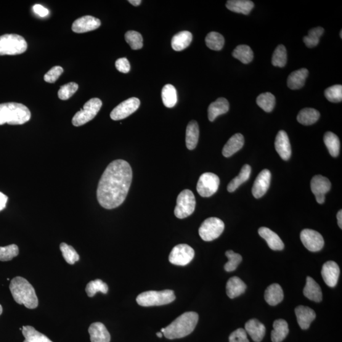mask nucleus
<instances>
[{
  "label": "nucleus",
  "mask_w": 342,
  "mask_h": 342,
  "mask_svg": "<svg viewBox=\"0 0 342 342\" xmlns=\"http://www.w3.org/2000/svg\"><path fill=\"white\" fill-rule=\"evenodd\" d=\"M325 30L322 27L312 28L309 31L308 35L305 36L303 41L306 47L311 49L316 47L320 43V39L324 33Z\"/></svg>",
  "instance_id": "obj_42"
},
{
  "label": "nucleus",
  "mask_w": 342,
  "mask_h": 342,
  "mask_svg": "<svg viewBox=\"0 0 342 342\" xmlns=\"http://www.w3.org/2000/svg\"><path fill=\"white\" fill-rule=\"evenodd\" d=\"M304 295L307 299L315 302L322 301L323 294L322 289L318 283L311 277H307L306 284L304 288Z\"/></svg>",
  "instance_id": "obj_24"
},
{
  "label": "nucleus",
  "mask_w": 342,
  "mask_h": 342,
  "mask_svg": "<svg viewBox=\"0 0 342 342\" xmlns=\"http://www.w3.org/2000/svg\"><path fill=\"white\" fill-rule=\"evenodd\" d=\"M224 230V223L217 217H209L203 222L198 230L201 239L211 242L220 237Z\"/></svg>",
  "instance_id": "obj_9"
},
{
  "label": "nucleus",
  "mask_w": 342,
  "mask_h": 342,
  "mask_svg": "<svg viewBox=\"0 0 342 342\" xmlns=\"http://www.w3.org/2000/svg\"><path fill=\"white\" fill-rule=\"evenodd\" d=\"M140 105V101L137 98H130L124 101L114 108L110 113V118L113 121H119L128 118L138 110Z\"/></svg>",
  "instance_id": "obj_12"
},
{
  "label": "nucleus",
  "mask_w": 342,
  "mask_h": 342,
  "mask_svg": "<svg viewBox=\"0 0 342 342\" xmlns=\"http://www.w3.org/2000/svg\"><path fill=\"white\" fill-rule=\"evenodd\" d=\"M195 256V251L187 244L175 246L171 252L169 261L176 266H184L190 263Z\"/></svg>",
  "instance_id": "obj_11"
},
{
  "label": "nucleus",
  "mask_w": 342,
  "mask_h": 342,
  "mask_svg": "<svg viewBox=\"0 0 342 342\" xmlns=\"http://www.w3.org/2000/svg\"><path fill=\"white\" fill-rule=\"evenodd\" d=\"M226 8L233 12L248 15L254 7V3L250 0H229L226 2Z\"/></svg>",
  "instance_id": "obj_30"
},
{
  "label": "nucleus",
  "mask_w": 342,
  "mask_h": 342,
  "mask_svg": "<svg viewBox=\"0 0 342 342\" xmlns=\"http://www.w3.org/2000/svg\"><path fill=\"white\" fill-rule=\"evenodd\" d=\"M309 71L306 68L293 72L288 76L287 85L289 88L293 90L299 89L304 86Z\"/></svg>",
  "instance_id": "obj_28"
},
{
  "label": "nucleus",
  "mask_w": 342,
  "mask_h": 342,
  "mask_svg": "<svg viewBox=\"0 0 342 342\" xmlns=\"http://www.w3.org/2000/svg\"><path fill=\"white\" fill-rule=\"evenodd\" d=\"M246 289L245 283L240 278L234 277L227 281L226 293L230 299H235L242 295L245 292Z\"/></svg>",
  "instance_id": "obj_29"
},
{
  "label": "nucleus",
  "mask_w": 342,
  "mask_h": 342,
  "mask_svg": "<svg viewBox=\"0 0 342 342\" xmlns=\"http://www.w3.org/2000/svg\"><path fill=\"white\" fill-rule=\"evenodd\" d=\"M257 104L266 112H271L274 109L276 99L271 93H264L257 98Z\"/></svg>",
  "instance_id": "obj_39"
},
{
  "label": "nucleus",
  "mask_w": 342,
  "mask_h": 342,
  "mask_svg": "<svg viewBox=\"0 0 342 342\" xmlns=\"http://www.w3.org/2000/svg\"><path fill=\"white\" fill-rule=\"evenodd\" d=\"M259 234L266 241L269 248L273 250H282L284 248V243L277 233L266 227H260Z\"/></svg>",
  "instance_id": "obj_20"
},
{
  "label": "nucleus",
  "mask_w": 342,
  "mask_h": 342,
  "mask_svg": "<svg viewBox=\"0 0 342 342\" xmlns=\"http://www.w3.org/2000/svg\"><path fill=\"white\" fill-rule=\"evenodd\" d=\"M116 67L119 72L124 74L129 73L130 70H131L129 62L126 58H121L117 60Z\"/></svg>",
  "instance_id": "obj_52"
},
{
  "label": "nucleus",
  "mask_w": 342,
  "mask_h": 342,
  "mask_svg": "<svg viewBox=\"0 0 342 342\" xmlns=\"http://www.w3.org/2000/svg\"><path fill=\"white\" fill-rule=\"evenodd\" d=\"M92 342H110V335L102 323H92L88 329Z\"/></svg>",
  "instance_id": "obj_21"
},
{
  "label": "nucleus",
  "mask_w": 342,
  "mask_h": 342,
  "mask_svg": "<svg viewBox=\"0 0 342 342\" xmlns=\"http://www.w3.org/2000/svg\"><path fill=\"white\" fill-rule=\"evenodd\" d=\"M206 43L209 49L219 51L224 47V38L223 36L217 32H211L206 36Z\"/></svg>",
  "instance_id": "obj_40"
},
{
  "label": "nucleus",
  "mask_w": 342,
  "mask_h": 342,
  "mask_svg": "<svg viewBox=\"0 0 342 342\" xmlns=\"http://www.w3.org/2000/svg\"><path fill=\"white\" fill-rule=\"evenodd\" d=\"M199 139V126L197 121H192L188 123L186 130V145L188 150H194Z\"/></svg>",
  "instance_id": "obj_27"
},
{
  "label": "nucleus",
  "mask_w": 342,
  "mask_h": 342,
  "mask_svg": "<svg viewBox=\"0 0 342 342\" xmlns=\"http://www.w3.org/2000/svg\"><path fill=\"white\" fill-rule=\"evenodd\" d=\"M230 342H250L245 329L238 328L233 331L229 336Z\"/></svg>",
  "instance_id": "obj_51"
},
{
  "label": "nucleus",
  "mask_w": 342,
  "mask_h": 342,
  "mask_svg": "<svg viewBox=\"0 0 342 342\" xmlns=\"http://www.w3.org/2000/svg\"><path fill=\"white\" fill-rule=\"evenodd\" d=\"M198 322L197 312H185L165 328L163 335L169 340L184 338L194 331Z\"/></svg>",
  "instance_id": "obj_3"
},
{
  "label": "nucleus",
  "mask_w": 342,
  "mask_h": 342,
  "mask_svg": "<svg viewBox=\"0 0 342 342\" xmlns=\"http://www.w3.org/2000/svg\"><path fill=\"white\" fill-rule=\"evenodd\" d=\"M289 328L285 320L279 319L273 323V330L271 332L272 342H282L287 336Z\"/></svg>",
  "instance_id": "obj_32"
},
{
  "label": "nucleus",
  "mask_w": 342,
  "mask_h": 342,
  "mask_svg": "<svg viewBox=\"0 0 342 342\" xmlns=\"http://www.w3.org/2000/svg\"><path fill=\"white\" fill-rule=\"evenodd\" d=\"M245 330L250 336L254 341L260 342L262 340L266 333V327L256 319H252L246 323Z\"/></svg>",
  "instance_id": "obj_22"
},
{
  "label": "nucleus",
  "mask_w": 342,
  "mask_h": 342,
  "mask_svg": "<svg viewBox=\"0 0 342 342\" xmlns=\"http://www.w3.org/2000/svg\"><path fill=\"white\" fill-rule=\"evenodd\" d=\"M275 146L276 150L281 158L284 161H288L291 155V148L287 133L285 131L278 132L276 137Z\"/></svg>",
  "instance_id": "obj_18"
},
{
  "label": "nucleus",
  "mask_w": 342,
  "mask_h": 342,
  "mask_svg": "<svg viewBox=\"0 0 342 342\" xmlns=\"http://www.w3.org/2000/svg\"><path fill=\"white\" fill-rule=\"evenodd\" d=\"M287 62V51L284 45L280 44L273 53L272 64L275 67H285Z\"/></svg>",
  "instance_id": "obj_43"
},
{
  "label": "nucleus",
  "mask_w": 342,
  "mask_h": 342,
  "mask_svg": "<svg viewBox=\"0 0 342 342\" xmlns=\"http://www.w3.org/2000/svg\"><path fill=\"white\" fill-rule=\"evenodd\" d=\"M18 253H19L18 247L15 244L6 246H0V261H11L18 255Z\"/></svg>",
  "instance_id": "obj_47"
},
{
  "label": "nucleus",
  "mask_w": 342,
  "mask_h": 342,
  "mask_svg": "<svg viewBox=\"0 0 342 342\" xmlns=\"http://www.w3.org/2000/svg\"><path fill=\"white\" fill-rule=\"evenodd\" d=\"M295 312L300 327L302 330L308 329L315 318L314 310L309 307L300 306L296 307Z\"/></svg>",
  "instance_id": "obj_19"
},
{
  "label": "nucleus",
  "mask_w": 342,
  "mask_h": 342,
  "mask_svg": "<svg viewBox=\"0 0 342 342\" xmlns=\"http://www.w3.org/2000/svg\"><path fill=\"white\" fill-rule=\"evenodd\" d=\"M60 249L62 252L63 258L70 264H74L79 260V256L73 246L67 245L65 243H62L60 245Z\"/></svg>",
  "instance_id": "obj_44"
},
{
  "label": "nucleus",
  "mask_w": 342,
  "mask_h": 342,
  "mask_svg": "<svg viewBox=\"0 0 342 342\" xmlns=\"http://www.w3.org/2000/svg\"><path fill=\"white\" fill-rule=\"evenodd\" d=\"M102 106V102L97 98L90 99L84 105L80 111L73 117L72 123L74 126L79 127L88 123L95 118Z\"/></svg>",
  "instance_id": "obj_7"
},
{
  "label": "nucleus",
  "mask_w": 342,
  "mask_h": 342,
  "mask_svg": "<svg viewBox=\"0 0 342 342\" xmlns=\"http://www.w3.org/2000/svg\"><path fill=\"white\" fill-rule=\"evenodd\" d=\"M9 287L12 295L17 304L24 305L30 309H36L38 306V299L35 290L25 278L20 277L13 278Z\"/></svg>",
  "instance_id": "obj_2"
},
{
  "label": "nucleus",
  "mask_w": 342,
  "mask_h": 342,
  "mask_svg": "<svg viewBox=\"0 0 342 342\" xmlns=\"http://www.w3.org/2000/svg\"><path fill=\"white\" fill-rule=\"evenodd\" d=\"M125 39L132 50H140L143 47V37L139 32L129 31L125 34Z\"/></svg>",
  "instance_id": "obj_46"
},
{
  "label": "nucleus",
  "mask_w": 342,
  "mask_h": 342,
  "mask_svg": "<svg viewBox=\"0 0 342 342\" xmlns=\"http://www.w3.org/2000/svg\"><path fill=\"white\" fill-rule=\"evenodd\" d=\"M264 298L270 306H275L280 304L284 298L282 286L277 283L269 286L265 291Z\"/></svg>",
  "instance_id": "obj_26"
},
{
  "label": "nucleus",
  "mask_w": 342,
  "mask_h": 342,
  "mask_svg": "<svg viewBox=\"0 0 342 342\" xmlns=\"http://www.w3.org/2000/svg\"><path fill=\"white\" fill-rule=\"evenodd\" d=\"M341 33H342V31H340V38H342V34Z\"/></svg>",
  "instance_id": "obj_59"
},
{
  "label": "nucleus",
  "mask_w": 342,
  "mask_h": 342,
  "mask_svg": "<svg viewBox=\"0 0 342 342\" xmlns=\"http://www.w3.org/2000/svg\"><path fill=\"white\" fill-rule=\"evenodd\" d=\"M244 145V137L242 134L237 133L231 137L222 149V155L230 157L242 149Z\"/></svg>",
  "instance_id": "obj_25"
},
{
  "label": "nucleus",
  "mask_w": 342,
  "mask_h": 342,
  "mask_svg": "<svg viewBox=\"0 0 342 342\" xmlns=\"http://www.w3.org/2000/svg\"><path fill=\"white\" fill-rule=\"evenodd\" d=\"M233 57L239 60L244 64H247L253 61L254 53L251 48L248 45L241 44L236 47L233 52Z\"/></svg>",
  "instance_id": "obj_36"
},
{
  "label": "nucleus",
  "mask_w": 342,
  "mask_h": 342,
  "mask_svg": "<svg viewBox=\"0 0 342 342\" xmlns=\"http://www.w3.org/2000/svg\"><path fill=\"white\" fill-rule=\"evenodd\" d=\"M336 217H337L338 226L340 227V229H342V211L341 210H340V211H338V213L337 214V216H336Z\"/></svg>",
  "instance_id": "obj_55"
},
{
  "label": "nucleus",
  "mask_w": 342,
  "mask_h": 342,
  "mask_svg": "<svg viewBox=\"0 0 342 342\" xmlns=\"http://www.w3.org/2000/svg\"><path fill=\"white\" fill-rule=\"evenodd\" d=\"M2 312H3V307L1 306V305H0V315H1Z\"/></svg>",
  "instance_id": "obj_58"
},
{
  "label": "nucleus",
  "mask_w": 342,
  "mask_h": 342,
  "mask_svg": "<svg viewBox=\"0 0 342 342\" xmlns=\"http://www.w3.org/2000/svg\"><path fill=\"white\" fill-rule=\"evenodd\" d=\"M128 2L130 3V4L135 7L139 6V5L141 4L142 2L141 0H129Z\"/></svg>",
  "instance_id": "obj_56"
},
{
  "label": "nucleus",
  "mask_w": 342,
  "mask_h": 342,
  "mask_svg": "<svg viewBox=\"0 0 342 342\" xmlns=\"http://www.w3.org/2000/svg\"><path fill=\"white\" fill-rule=\"evenodd\" d=\"M271 179V172L267 169H264L260 172L252 190L254 197L260 198L266 194L267 190L269 189Z\"/></svg>",
  "instance_id": "obj_16"
},
{
  "label": "nucleus",
  "mask_w": 342,
  "mask_h": 342,
  "mask_svg": "<svg viewBox=\"0 0 342 342\" xmlns=\"http://www.w3.org/2000/svg\"><path fill=\"white\" fill-rule=\"evenodd\" d=\"M101 21L93 16L86 15L74 21L72 30L76 33H84L94 31L100 27Z\"/></svg>",
  "instance_id": "obj_15"
},
{
  "label": "nucleus",
  "mask_w": 342,
  "mask_h": 342,
  "mask_svg": "<svg viewBox=\"0 0 342 342\" xmlns=\"http://www.w3.org/2000/svg\"><path fill=\"white\" fill-rule=\"evenodd\" d=\"M176 299L174 291H148L140 293L137 297L136 302L143 307L163 306L171 303Z\"/></svg>",
  "instance_id": "obj_5"
},
{
  "label": "nucleus",
  "mask_w": 342,
  "mask_h": 342,
  "mask_svg": "<svg viewBox=\"0 0 342 342\" xmlns=\"http://www.w3.org/2000/svg\"><path fill=\"white\" fill-rule=\"evenodd\" d=\"M33 10L35 14L38 15L41 17H47L49 14V10L41 5L36 4L34 5Z\"/></svg>",
  "instance_id": "obj_53"
},
{
  "label": "nucleus",
  "mask_w": 342,
  "mask_h": 342,
  "mask_svg": "<svg viewBox=\"0 0 342 342\" xmlns=\"http://www.w3.org/2000/svg\"><path fill=\"white\" fill-rule=\"evenodd\" d=\"M8 199H9V198H8L7 195L0 192V212L4 210V209L6 208Z\"/></svg>",
  "instance_id": "obj_54"
},
{
  "label": "nucleus",
  "mask_w": 342,
  "mask_h": 342,
  "mask_svg": "<svg viewBox=\"0 0 342 342\" xmlns=\"http://www.w3.org/2000/svg\"><path fill=\"white\" fill-rule=\"evenodd\" d=\"M226 256L228 262L224 265L225 271L227 272L234 271L237 269L238 265L242 261V257L239 254L234 253L233 250L226 252Z\"/></svg>",
  "instance_id": "obj_45"
},
{
  "label": "nucleus",
  "mask_w": 342,
  "mask_h": 342,
  "mask_svg": "<svg viewBox=\"0 0 342 342\" xmlns=\"http://www.w3.org/2000/svg\"><path fill=\"white\" fill-rule=\"evenodd\" d=\"M331 187V183L327 177L322 175H316L312 177L311 188L318 203L325 202L326 193L330 190Z\"/></svg>",
  "instance_id": "obj_14"
},
{
  "label": "nucleus",
  "mask_w": 342,
  "mask_h": 342,
  "mask_svg": "<svg viewBox=\"0 0 342 342\" xmlns=\"http://www.w3.org/2000/svg\"><path fill=\"white\" fill-rule=\"evenodd\" d=\"M132 179V171L128 162L118 159L105 169L97 188V200L106 209L118 208L126 200Z\"/></svg>",
  "instance_id": "obj_1"
},
{
  "label": "nucleus",
  "mask_w": 342,
  "mask_h": 342,
  "mask_svg": "<svg viewBox=\"0 0 342 342\" xmlns=\"http://www.w3.org/2000/svg\"><path fill=\"white\" fill-rule=\"evenodd\" d=\"M31 117L30 110L22 103L10 102L0 104V126L6 123L21 125L30 120Z\"/></svg>",
  "instance_id": "obj_4"
},
{
  "label": "nucleus",
  "mask_w": 342,
  "mask_h": 342,
  "mask_svg": "<svg viewBox=\"0 0 342 342\" xmlns=\"http://www.w3.org/2000/svg\"><path fill=\"white\" fill-rule=\"evenodd\" d=\"M25 340L23 342H53L47 336L39 332L31 326H25L22 329Z\"/></svg>",
  "instance_id": "obj_37"
},
{
  "label": "nucleus",
  "mask_w": 342,
  "mask_h": 342,
  "mask_svg": "<svg viewBox=\"0 0 342 342\" xmlns=\"http://www.w3.org/2000/svg\"><path fill=\"white\" fill-rule=\"evenodd\" d=\"M252 169L248 164H245L241 169L240 174L233 179L228 184L227 190L230 193L234 192L240 186L247 181L250 176Z\"/></svg>",
  "instance_id": "obj_34"
},
{
  "label": "nucleus",
  "mask_w": 342,
  "mask_h": 342,
  "mask_svg": "<svg viewBox=\"0 0 342 342\" xmlns=\"http://www.w3.org/2000/svg\"><path fill=\"white\" fill-rule=\"evenodd\" d=\"M63 70L60 66H55L52 67L44 76V80L47 83H54L57 80L61 74L63 73Z\"/></svg>",
  "instance_id": "obj_50"
},
{
  "label": "nucleus",
  "mask_w": 342,
  "mask_h": 342,
  "mask_svg": "<svg viewBox=\"0 0 342 342\" xmlns=\"http://www.w3.org/2000/svg\"><path fill=\"white\" fill-rule=\"evenodd\" d=\"M325 95L327 100L331 102H341L342 100V86L337 84V85L328 87L325 90Z\"/></svg>",
  "instance_id": "obj_48"
},
{
  "label": "nucleus",
  "mask_w": 342,
  "mask_h": 342,
  "mask_svg": "<svg viewBox=\"0 0 342 342\" xmlns=\"http://www.w3.org/2000/svg\"><path fill=\"white\" fill-rule=\"evenodd\" d=\"M158 338H162L163 336V333L161 332H158L156 334Z\"/></svg>",
  "instance_id": "obj_57"
},
{
  "label": "nucleus",
  "mask_w": 342,
  "mask_h": 342,
  "mask_svg": "<svg viewBox=\"0 0 342 342\" xmlns=\"http://www.w3.org/2000/svg\"><path fill=\"white\" fill-rule=\"evenodd\" d=\"M219 184V177L216 174L206 172L201 175L197 183L198 194L202 197H210L217 192Z\"/></svg>",
  "instance_id": "obj_10"
},
{
  "label": "nucleus",
  "mask_w": 342,
  "mask_h": 342,
  "mask_svg": "<svg viewBox=\"0 0 342 342\" xmlns=\"http://www.w3.org/2000/svg\"><path fill=\"white\" fill-rule=\"evenodd\" d=\"M301 240L305 247L313 253L322 250L325 244L322 235L316 231L310 229L302 231Z\"/></svg>",
  "instance_id": "obj_13"
},
{
  "label": "nucleus",
  "mask_w": 342,
  "mask_h": 342,
  "mask_svg": "<svg viewBox=\"0 0 342 342\" xmlns=\"http://www.w3.org/2000/svg\"><path fill=\"white\" fill-rule=\"evenodd\" d=\"M108 285L102 280L99 279L89 282L86 287V292L89 298H93L96 295L97 292L106 294L108 292Z\"/></svg>",
  "instance_id": "obj_41"
},
{
  "label": "nucleus",
  "mask_w": 342,
  "mask_h": 342,
  "mask_svg": "<svg viewBox=\"0 0 342 342\" xmlns=\"http://www.w3.org/2000/svg\"><path fill=\"white\" fill-rule=\"evenodd\" d=\"M340 272V268L335 262L328 261L323 264L322 277L326 284L331 288L335 287L337 284Z\"/></svg>",
  "instance_id": "obj_17"
},
{
  "label": "nucleus",
  "mask_w": 342,
  "mask_h": 342,
  "mask_svg": "<svg viewBox=\"0 0 342 342\" xmlns=\"http://www.w3.org/2000/svg\"><path fill=\"white\" fill-rule=\"evenodd\" d=\"M27 49V42L22 36L15 34L0 36V56L22 54Z\"/></svg>",
  "instance_id": "obj_6"
},
{
  "label": "nucleus",
  "mask_w": 342,
  "mask_h": 342,
  "mask_svg": "<svg viewBox=\"0 0 342 342\" xmlns=\"http://www.w3.org/2000/svg\"><path fill=\"white\" fill-rule=\"evenodd\" d=\"M320 113L312 108H305L300 111L298 116V121L302 125H312L319 120Z\"/></svg>",
  "instance_id": "obj_33"
},
{
  "label": "nucleus",
  "mask_w": 342,
  "mask_h": 342,
  "mask_svg": "<svg viewBox=\"0 0 342 342\" xmlns=\"http://www.w3.org/2000/svg\"><path fill=\"white\" fill-rule=\"evenodd\" d=\"M162 99L166 107H174L177 102V91L175 87L171 84L164 86L162 90Z\"/></svg>",
  "instance_id": "obj_38"
},
{
  "label": "nucleus",
  "mask_w": 342,
  "mask_h": 342,
  "mask_svg": "<svg viewBox=\"0 0 342 342\" xmlns=\"http://www.w3.org/2000/svg\"><path fill=\"white\" fill-rule=\"evenodd\" d=\"M192 34L190 32L187 31L179 32L172 39V49L175 51H182L189 47L190 43H192Z\"/></svg>",
  "instance_id": "obj_31"
},
{
  "label": "nucleus",
  "mask_w": 342,
  "mask_h": 342,
  "mask_svg": "<svg viewBox=\"0 0 342 342\" xmlns=\"http://www.w3.org/2000/svg\"><path fill=\"white\" fill-rule=\"evenodd\" d=\"M78 84L76 83H70L60 87L58 92V97L60 100H67L73 97L78 91Z\"/></svg>",
  "instance_id": "obj_49"
},
{
  "label": "nucleus",
  "mask_w": 342,
  "mask_h": 342,
  "mask_svg": "<svg viewBox=\"0 0 342 342\" xmlns=\"http://www.w3.org/2000/svg\"><path fill=\"white\" fill-rule=\"evenodd\" d=\"M324 143L329 153L333 157H336L340 153V142L338 137L332 132H327L324 135Z\"/></svg>",
  "instance_id": "obj_35"
},
{
  "label": "nucleus",
  "mask_w": 342,
  "mask_h": 342,
  "mask_svg": "<svg viewBox=\"0 0 342 342\" xmlns=\"http://www.w3.org/2000/svg\"><path fill=\"white\" fill-rule=\"evenodd\" d=\"M196 200L194 194L190 190H183L177 198L175 216L179 219H184L190 216L195 211Z\"/></svg>",
  "instance_id": "obj_8"
},
{
  "label": "nucleus",
  "mask_w": 342,
  "mask_h": 342,
  "mask_svg": "<svg viewBox=\"0 0 342 342\" xmlns=\"http://www.w3.org/2000/svg\"><path fill=\"white\" fill-rule=\"evenodd\" d=\"M229 109L230 103L228 101L224 98H219L209 105L208 108L209 121L213 122L217 117L227 113Z\"/></svg>",
  "instance_id": "obj_23"
}]
</instances>
